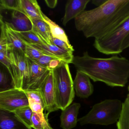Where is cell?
Masks as SVG:
<instances>
[{"label": "cell", "instance_id": "484cf974", "mask_svg": "<svg viewBox=\"0 0 129 129\" xmlns=\"http://www.w3.org/2000/svg\"><path fill=\"white\" fill-rule=\"evenodd\" d=\"M23 40L25 44L24 54L28 58L33 60H35L45 55L44 53L34 47L33 45L28 43L24 40Z\"/></svg>", "mask_w": 129, "mask_h": 129}, {"label": "cell", "instance_id": "f1b7e54d", "mask_svg": "<svg viewBox=\"0 0 129 129\" xmlns=\"http://www.w3.org/2000/svg\"><path fill=\"white\" fill-rule=\"evenodd\" d=\"M0 61L7 69L12 80L13 77V70L12 63L8 57V52H0Z\"/></svg>", "mask_w": 129, "mask_h": 129}, {"label": "cell", "instance_id": "5b68a950", "mask_svg": "<svg viewBox=\"0 0 129 129\" xmlns=\"http://www.w3.org/2000/svg\"><path fill=\"white\" fill-rule=\"evenodd\" d=\"M129 34V17L110 34L95 40L93 46L100 52L106 55H117L122 52L124 39Z\"/></svg>", "mask_w": 129, "mask_h": 129}, {"label": "cell", "instance_id": "44dd1931", "mask_svg": "<svg viewBox=\"0 0 129 129\" xmlns=\"http://www.w3.org/2000/svg\"><path fill=\"white\" fill-rule=\"evenodd\" d=\"M117 124V129H129V94L123 102L121 114Z\"/></svg>", "mask_w": 129, "mask_h": 129}, {"label": "cell", "instance_id": "e0dca14e", "mask_svg": "<svg viewBox=\"0 0 129 129\" xmlns=\"http://www.w3.org/2000/svg\"><path fill=\"white\" fill-rule=\"evenodd\" d=\"M33 24L32 30L45 44H52V37L49 26L43 19H31Z\"/></svg>", "mask_w": 129, "mask_h": 129}, {"label": "cell", "instance_id": "4dcf8cb0", "mask_svg": "<svg viewBox=\"0 0 129 129\" xmlns=\"http://www.w3.org/2000/svg\"><path fill=\"white\" fill-rule=\"evenodd\" d=\"M55 59L58 58L53 57V56H50L49 55L45 54V55L41 56L40 58L38 59H35V60H34V61L39 64L48 68L50 62L51 61L53 60V59Z\"/></svg>", "mask_w": 129, "mask_h": 129}, {"label": "cell", "instance_id": "d4e9b609", "mask_svg": "<svg viewBox=\"0 0 129 129\" xmlns=\"http://www.w3.org/2000/svg\"><path fill=\"white\" fill-rule=\"evenodd\" d=\"M7 69L2 68L1 69L0 71V92H3L6 90H8L10 89H13V87L11 84L13 86L12 82L10 81V79L8 73L7 72Z\"/></svg>", "mask_w": 129, "mask_h": 129}, {"label": "cell", "instance_id": "ffe728a7", "mask_svg": "<svg viewBox=\"0 0 129 129\" xmlns=\"http://www.w3.org/2000/svg\"><path fill=\"white\" fill-rule=\"evenodd\" d=\"M43 20L49 26L52 36L53 37L58 38L66 42L69 45H71L69 41L68 36L66 35L64 30L55 22L50 19L43 13Z\"/></svg>", "mask_w": 129, "mask_h": 129}, {"label": "cell", "instance_id": "8fae6325", "mask_svg": "<svg viewBox=\"0 0 129 129\" xmlns=\"http://www.w3.org/2000/svg\"><path fill=\"white\" fill-rule=\"evenodd\" d=\"M80 103H74L62 111L60 116L61 127L63 129H72L77 126Z\"/></svg>", "mask_w": 129, "mask_h": 129}, {"label": "cell", "instance_id": "277c9868", "mask_svg": "<svg viewBox=\"0 0 129 129\" xmlns=\"http://www.w3.org/2000/svg\"><path fill=\"white\" fill-rule=\"evenodd\" d=\"M54 77L56 104L58 109L64 110L72 103L75 91L74 81L69 64L62 61L58 67L52 69Z\"/></svg>", "mask_w": 129, "mask_h": 129}, {"label": "cell", "instance_id": "9a60e30c", "mask_svg": "<svg viewBox=\"0 0 129 129\" xmlns=\"http://www.w3.org/2000/svg\"><path fill=\"white\" fill-rule=\"evenodd\" d=\"M17 117L13 112L0 110V129H32Z\"/></svg>", "mask_w": 129, "mask_h": 129}, {"label": "cell", "instance_id": "8d00e7d4", "mask_svg": "<svg viewBox=\"0 0 129 129\" xmlns=\"http://www.w3.org/2000/svg\"><path fill=\"white\" fill-rule=\"evenodd\" d=\"M128 90H129V86H128Z\"/></svg>", "mask_w": 129, "mask_h": 129}, {"label": "cell", "instance_id": "3957f363", "mask_svg": "<svg viewBox=\"0 0 129 129\" xmlns=\"http://www.w3.org/2000/svg\"><path fill=\"white\" fill-rule=\"evenodd\" d=\"M123 103L117 99H106L93 106L86 115L78 119L81 125L87 124L108 126L120 118Z\"/></svg>", "mask_w": 129, "mask_h": 129}, {"label": "cell", "instance_id": "9c48e42d", "mask_svg": "<svg viewBox=\"0 0 129 129\" xmlns=\"http://www.w3.org/2000/svg\"><path fill=\"white\" fill-rule=\"evenodd\" d=\"M39 90L40 91L44 101L45 109L47 115L51 112L58 110L56 102L54 77L51 71Z\"/></svg>", "mask_w": 129, "mask_h": 129}, {"label": "cell", "instance_id": "5bb4252c", "mask_svg": "<svg viewBox=\"0 0 129 129\" xmlns=\"http://www.w3.org/2000/svg\"><path fill=\"white\" fill-rule=\"evenodd\" d=\"M9 23L17 32H26L33 29V24L31 20L25 13L20 11H13L11 21Z\"/></svg>", "mask_w": 129, "mask_h": 129}, {"label": "cell", "instance_id": "d6a6232c", "mask_svg": "<svg viewBox=\"0 0 129 129\" xmlns=\"http://www.w3.org/2000/svg\"><path fill=\"white\" fill-rule=\"evenodd\" d=\"M129 47V34L127 35L122 42L121 50L123 52L124 50Z\"/></svg>", "mask_w": 129, "mask_h": 129}, {"label": "cell", "instance_id": "1f68e13d", "mask_svg": "<svg viewBox=\"0 0 129 129\" xmlns=\"http://www.w3.org/2000/svg\"><path fill=\"white\" fill-rule=\"evenodd\" d=\"M62 61L59 59H55L51 61L49 64L48 68L50 70L54 69L57 68L61 63Z\"/></svg>", "mask_w": 129, "mask_h": 129}, {"label": "cell", "instance_id": "f546056e", "mask_svg": "<svg viewBox=\"0 0 129 129\" xmlns=\"http://www.w3.org/2000/svg\"><path fill=\"white\" fill-rule=\"evenodd\" d=\"M51 41L53 44L64 50H66L71 53H73L74 49L71 45H69L66 42L52 36Z\"/></svg>", "mask_w": 129, "mask_h": 129}, {"label": "cell", "instance_id": "4fadbf2b", "mask_svg": "<svg viewBox=\"0 0 129 129\" xmlns=\"http://www.w3.org/2000/svg\"><path fill=\"white\" fill-rule=\"evenodd\" d=\"M32 45L46 55L61 59L68 64L72 62L74 57L73 53L59 48L52 43L51 45L46 44Z\"/></svg>", "mask_w": 129, "mask_h": 129}, {"label": "cell", "instance_id": "52a82bcc", "mask_svg": "<svg viewBox=\"0 0 129 129\" xmlns=\"http://www.w3.org/2000/svg\"><path fill=\"white\" fill-rule=\"evenodd\" d=\"M27 106L28 99L23 90L13 88L0 92V110L14 112Z\"/></svg>", "mask_w": 129, "mask_h": 129}, {"label": "cell", "instance_id": "7a4b0ae2", "mask_svg": "<svg viewBox=\"0 0 129 129\" xmlns=\"http://www.w3.org/2000/svg\"><path fill=\"white\" fill-rule=\"evenodd\" d=\"M72 64L77 71L86 75L94 82L111 87H123L129 79V60L115 55L109 58H95L85 52L82 56H74Z\"/></svg>", "mask_w": 129, "mask_h": 129}, {"label": "cell", "instance_id": "8992f818", "mask_svg": "<svg viewBox=\"0 0 129 129\" xmlns=\"http://www.w3.org/2000/svg\"><path fill=\"white\" fill-rule=\"evenodd\" d=\"M8 56L12 66L14 87L24 90L29 75L28 58L24 53L15 50L9 51Z\"/></svg>", "mask_w": 129, "mask_h": 129}, {"label": "cell", "instance_id": "4316f807", "mask_svg": "<svg viewBox=\"0 0 129 129\" xmlns=\"http://www.w3.org/2000/svg\"><path fill=\"white\" fill-rule=\"evenodd\" d=\"M1 10H9L22 12L20 0H1Z\"/></svg>", "mask_w": 129, "mask_h": 129}, {"label": "cell", "instance_id": "2e32d148", "mask_svg": "<svg viewBox=\"0 0 129 129\" xmlns=\"http://www.w3.org/2000/svg\"><path fill=\"white\" fill-rule=\"evenodd\" d=\"M4 28L8 40L9 51L15 50L24 53L25 44L18 32L11 27L9 22H4Z\"/></svg>", "mask_w": 129, "mask_h": 129}, {"label": "cell", "instance_id": "7402d4cb", "mask_svg": "<svg viewBox=\"0 0 129 129\" xmlns=\"http://www.w3.org/2000/svg\"><path fill=\"white\" fill-rule=\"evenodd\" d=\"M46 114L33 112L31 122L32 128L34 129H45L50 126Z\"/></svg>", "mask_w": 129, "mask_h": 129}, {"label": "cell", "instance_id": "ba28073f", "mask_svg": "<svg viewBox=\"0 0 129 129\" xmlns=\"http://www.w3.org/2000/svg\"><path fill=\"white\" fill-rule=\"evenodd\" d=\"M28 59L29 75L24 90H39L52 70L39 64L32 59Z\"/></svg>", "mask_w": 129, "mask_h": 129}, {"label": "cell", "instance_id": "83f0119b", "mask_svg": "<svg viewBox=\"0 0 129 129\" xmlns=\"http://www.w3.org/2000/svg\"><path fill=\"white\" fill-rule=\"evenodd\" d=\"M2 16H1V35L0 38V52H8L9 51V45L8 40L6 35L4 28V22L3 20Z\"/></svg>", "mask_w": 129, "mask_h": 129}, {"label": "cell", "instance_id": "e575fe53", "mask_svg": "<svg viewBox=\"0 0 129 129\" xmlns=\"http://www.w3.org/2000/svg\"><path fill=\"white\" fill-rule=\"evenodd\" d=\"M108 0H93L92 1V3L97 7L101 6L105 3Z\"/></svg>", "mask_w": 129, "mask_h": 129}, {"label": "cell", "instance_id": "d590c367", "mask_svg": "<svg viewBox=\"0 0 129 129\" xmlns=\"http://www.w3.org/2000/svg\"><path fill=\"white\" fill-rule=\"evenodd\" d=\"M45 129H53V128L51 127V126L49 127H47V128H46Z\"/></svg>", "mask_w": 129, "mask_h": 129}, {"label": "cell", "instance_id": "cb8c5ba5", "mask_svg": "<svg viewBox=\"0 0 129 129\" xmlns=\"http://www.w3.org/2000/svg\"><path fill=\"white\" fill-rule=\"evenodd\" d=\"M17 32L23 40L31 45L46 44L33 30L26 32Z\"/></svg>", "mask_w": 129, "mask_h": 129}, {"label": "cell", "instance_id": "d6986e66", "mask_svg": "<svg viewBox=\"0 0 129 129\" xmlns=\"http://www.w3.org/2000/svg\"><path fill=\"white\" fill-rule=\"evenodd\" d=\"M28 99L29 106L33 112L42 113L45 109V105L40 90H24Z\"/></svg>", "mask_w": 129, "mask_h": 129}, {"label": "cell", "instance_id": "30bf717a", "mask_svg": "<svg viewBox=\"0 0 129 129\" xmlns=\"http://www.w3.org/2000/svg\"><path fill=\"white\" fill-rule=\"evenodd\" d=\"M90 79L86 75L77 71L74 80V88L77 96L86 99L93 93V87Z\"/></svg>", "mask_w": 129, "mask_h": 129}, {"label": "cell", "instance_id": "6da1fadb", "mask_svg": "<svg viewBox=\"0 0 129 129\" xmlns=\"http://www.w3.org/2000/svg\"><path fill=\"white\" fill-rule=\"evenodd\" d=\"M129 17V0H108L101 6L84 11L75 19V24L85 37L98 40L114 31Z\"/></svg>", "mask_w": 129, "mask_h": 129}, {"label": "cell", "instance_id": "836d02e7", "mask_svg": "<svg viewBox=\"0 0 129 129\" xmlns=\"http://www.w3.org/2000/svg\"><path fill=\"white\" fill-rule=\"evenodd\" d=\"M47 6L51 9H54L58 3L57 0H46L45 1Z\"/></svg>", "mask_w": 129, "mask_h": 129}, {"label": "cell", "instance_id": "603a6c76", "mask_svg": "<svg viewBox=\"0 0 129 129\" xmlns=\"http://www.w3.org/2000/svg\"><path fill=\"white\" fill-rule=\"evenodd\" d=\"M17 117L29 127L32 128V119L33 112L29 106L22 107L14 112Z\"/></svg>", "mask_w": 129, "mask_h": 129}, {"label": "cell", "instance_id": "7c38bea8", "mask_svg": "<svg viewBox=\"0 0 129 129\" xmlns=\"http://www.w3.org/2000/svg\"><path fill=\"white\" fill-rule=\"evenodd\" d=\"M90 0H70L67 2L65 7L64 15L62 20V24H66L73 19H75L83 12Z\"/></svg>", "mask_w": 129, "mask_h": 129}, {"label": "cell", "instance_id": "ac0fdd59", "mask_svg": "<svg viewBox=\"0 0 129 129\" xmlns=\"http://www.w3.org/2000/svg\"><path fill=\"white\" fill-rule=\"evenodd\" d=\"M22 12L30 19H43V12L36 0H20Z\"/></svg>", "mask_w": 129, "mask_h": 129}]
</instances>
